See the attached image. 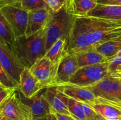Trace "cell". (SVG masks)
<instances>
[{"label": "cell", "mask_w": 121, "mask_h": 120, "mask_svg": "<svg viewBox=\"0 0 121 120\" xmlns=\"http://www.w3.org/2000/svg\"><path fill=\"white\" fill-rule=\"evenodd\" d=\"M46 88L31 74L29 68H24L19 78L18 90L26 98H31Z\"/></svg>", "instance_id": "12"}, {"label": "cell", "mask_w": 121, "mask_h": 120, "mask_svg": "<svg viewBox=\"0 0 121 120\" xmlns=\"http://www.w3.org/2000/svg\"><path fill=\"white\" fill-rule=\"evenodd\" d=\"M78 68L79 66L75 55L72 54L67 55L59 64L56 81L52 86L61 85L67 84Z\"/></svg>", "instance_id": "15"}, {"label": "cell", "mask_w": 121, "mask_h": 120, "mask_svg": "<svg viewBox=\"0 0 121 120\" xmlns=\"http://www.w3.org/2000/svg\"><path fill=\"white\" fill-rule=\"evenodd\" d=\"M84 16L89 48H94L109 40L121 38V21Z\"/></svg>", "instance_id": "2"}, {"label": "cell", "mask_w": 121, "mask_h": 120, "mask_svg": "<svg viewBox=\"0 0 121 120\" xmlns=\"http://www.w3.org/2000/svg\"><path fill=\"white\" fill-rule=\"evenodd\" d=\"M86 16L104 20L121 21V5H106L99 4L86 15Z\"/></svg>", "instance_id": "18"}, {"label": "cell", "mask_w": 121, "mask_h": 120, "mask_svg": "<svg viewBox=\"0 0 121 120\" xmlns=\"http://www.w3.org/2000/svg\"><path fill=\"white\" fill-rule=\"evenodd\" d=\"M15 89L18 88H7L0 86V104Z\"/></svg>", "instance_id": "29"}, {"label": "cell", "mask_w": 121, "mask_h": 120, "mask_svg": "<svg viewBox=\"0 0 121 120\" xmlns=\"http://www.w3.org/2000/svg\"><path fill=\"white\" fill-rule=\"evenodd\" d=\"M32 120H53L52 114L50 115H46L44 116H40V117H33Z\"/></svg>", "instance_id": "32"}, {"label": "cell", "mask_w": 121, "mask_h": 120, "mask_svg": "<svg viewBox=\"0 0 121 120\" xmlns=\"http://www.w3.org/2000/svg\"><path fill=\"white\" fill-rule=\"evenodd\" d=\"M96 4V0H67L66 5L75 16H84Z\"/></svg>", "instance_id": "21"}, {"label": "cell", "mask_w": 121, "mask_h": 120, "mask_svg": "<svg viewBox=\"0 0 121 120\" xmlns=\"http://www.w3.org/2000/svg\"><path fill=\"white\" fill-rule=\"evenodd\" d=\"M75 18L66 4L58 11H52L46 34L47 50L58 39L62 36H69Z\"/></svg>", "instance_id": "3"}, {"label": "cell", "mask_w": 121, "mask_h": 120, "mask_svg": "<svg viewBox=\"0 0 121 120\" xmlns=\"http://www.w3.org/2000/svg\"><path fill=\"white\" fill-rule=\"evenodd\" d=\"M48 8L53 12H57L65 5L67 0H44Z\"/></svg>", "instance_id": "27"}, {"label": "cell", "mask_w": 121, "mask_h": 120, "mask_svg": "<svg viewBox=\"0 0 121 120\" xmlns=\"http://www.w3.org/2000/svg\"><path fill=\"white\" fill-rule=\"evenodd\" d=\"M14 120H32L30 108L20 98L18 88L15 89L0 104V116Z\"/></svg>", "instance_id": "7"}, {"label": "cell", "mask_w": 121, "mask_h": 120, "mask_svg": "<svg viewBox=\"0 0 121 120\" xmlns=\"http://www.w3.org/2000/svg\"><path fill=\"white\" fill-rule=\"evenodd\" d=\"M86 32L85 16H76L68 37L70 54H75L90 48L87 43Z\"/></svg>", "instance_id": "9"}, {"label": "cell", "mask_w": 121, "mask_h": 120, "mask_svg": "<svg viewBox=\"0 0 121 120\" xmlns=\"http://www.w3.org/2000/svg\"><path fill=\"white\" fill-rule=\"evenodd\" d=\"M59 89L70 98L89 105L96 102V98L87 87L65 84L57 85Z\"/></svg>", "instance_id": "16"}, {"label": "cell", "mask_w": 121, "mask_h": 120, "mask_svg": "<svg viewBox=\"0 0 121 120\" xmlns=\"http://www.w3.org/2000/svg\"><path fill=\"white\" fill-rule=\"evenodd\" d=\"M0 63L11 78L18 85L20 75L24 67L19 62L9 46L1 37Z\"/></svg>", "instance_id": "10"}, {"label": "cell", "mask_w": 121, "mask_h": 120, "mask_svg": "<svg viewBox=\"0 0 121 120\" xmlns=\"http://www.w3.org/2000/svg\"><path fill=\"white\" fill-rule=\"evenodd\" d=\"M44 89L31 98H26L24 96L22 98L20 94L21 101L29 107L33 118L46 116L52 114V109L43 95Z\"/></svg>", "instance_id": "14"}, {"label": "cell", "mask_w": 121, "mask_h": 120, "mask_svg": "<svg viewBox=\"0 0 121 120\" xmlns=\"http://www.w3.org/2000/svg\"><path fill=\"white\" fill-rule=\"evenodd\" d=\"M0 120H14L10 118L7 117V116H0Z\"/></svg>", "instance_id": "34"}, {"label": "cell", "mask_w": 121, "mask_h": 120, "mask_svg": "<svg viewBox=\"0 0 121 120\" xmlns=\"http://www.w3.org/2000/svg\"><path fill=\"white\" fill-rule=\"evenodd\" d=\"M52 112L53 113V115H54V116H55L57 120H76L75 119H74L73 116H71V115L60 114V113L56 112H54L53 111H52Z\"/></svg>", "instance_id": "31"}, {"label": "cell", "mask_w": 121, "mask_h": 120, "mask_svg": "<svg viewBox=\"0 0 121 120\" xmlns=\"http://www.w3.org/2000/svg\"><path fill=\"white\" fill-rule=\"evenodd\" d=\"M21 6L27 11L49 8L44 0H20Z\"/></svg>", "instance_id": "26"}, {"label": "cell", "mask_w": 121, "mask_h": 120, "mask_svg": "<svg viewBox=\"0 0 121 120\" xmlns=\"http://www.w3.org/2000/svg\"><path fill=\"white\" fill-rule=\"evenodd\" d=\"M68 109L76 120H86L81 102L69 98Z\"/></svg>", "instance_id": "25"}, {"label": "cell", "mask_w": 121, "mask_h": 120, "mask_svg": "<svg viewBox=\"0 0 121 120\" xmlns=\"http://www.w3.org/2000/svg\"><path fill=\"white\" fill-rule=\"evenodd\" d=\"M49 21L34 34H24L15 38L12 44L11 49L24 68H30L38 59L46 54V34Z\"/></svg>", "instance_id": "1"}, {"label": "cell", "mask_w": 121, "mask_h": 120, "mask_svg": "<svg viewBox=\"0 0 121 120\" xmlns=\"http://www.w3.org/2000/svg\"><path fill=\"white\" fill-rule=\"evenodd\" d=\"M108 63V62L79 68L66 84L81 87L92 85L107 76Z\"/></svg>", "instance_id": "6"}, {"label": "cell", "mask_w": 121, "mask_h": 120, "mask_svg": "<svg viewBox=\"0 0 121 120\" xmlns=\"http://www.w3.org/2000/svg\"><path fill=\"white\" fill-rule=\"evenodd\" d=\"M69 36H62L58 39L46 51L44 56L52 62L60 64V62L69 55Z\"/></svg>", "instance_id": "17"}, {"label": "cell", "mask_w": 121, "mask_h": 120, "mask_svg": "<svg viewBox=\"0 0 121 120\" xmlns=\"http://www.w3.org/2000/svg\"><path fill=\"white\" fill-rule=\"evenodd\" d=\"M91 120H106V119H105L104 118H103L102 116H101L100 115H98V114H96V116Z\"/></svg>", "instance_id": "33"}, {"label": "cell", "mask_w": 121, "mask_h": 120, "mask_svg": "<svg viewBox=\"0 0 121 120\" xmlns=\"http://www.w3.org/2000/svg\"><path fill=\"white\" fill-rule=\"evenodd\" d=\"M52 12L48 8L28 11L25 35L34 34L43 28L50 20Z\"/></svg>", "instance_id": "13"}, {"label": "cell", "mask_w": 121, "mask_h": 120, "mask_svg": "<svg viewBox=\"0 0 121 120\" xmlns=\"http://www.w3.org/2000/svg\"><path fill=\"white\" fill-rule=\"evenodd\" d=\"M87 88L96 98V102L111 104L121 107V78L107 75Z\"/></svg>", "instance_id": "5"}, {"label": "cell", "mask_w": 121, "mask_h": 120, "mask_svg": "<svg viewBox=\"0 0 121 120\" xmlns=\"http://www.w3.org/2000/svg\"><path fill=\"white\" fill-rule=\"evenodd\" d=\"M0 12L10 26L15 38L24 35L28 11L22 8L20 0H0Z\"/></svg>", "instance_id": "4"}, {"label": "cell", "mask_w": 121, "mask_h": 120, "mask_svg": "<svg viewBox=\"0 0 121 120\" xmlns=\"http://www.w3.org/2000/svg\"><path fill=\"white\" fill-rule=\"evenodd\" d=\"M98 115L107 120H121V107L111 104L96 102L89 105Z\"/></svg>", "instance_id": "19"}, {"label": "cell", "mask_w": 121, "mask_h": 120, "mask_svg": "<svg viewBox=\"0 0 121 120\" xmlns=\"http://www.w3.org/2000/svg\"><path fill=\"white\" fill-rule=\"evenodd\" d=\"M79 68L90 65L105 63L108 61L92 48L74 54Z\"/></svg>", "instance_id": "20"}, {"label": "cell", "mask_w": 121, "mask_h": 120, "mask_svg": "<svg viewBox=\"0 0 121 120\" xmlns=\"http://www.w3.org/2000/svg\"><path fill=\"white\" fill-rule=\"evenodd\" d=\"M0 37L11 48V46L15 40V36L10 26L1 12H0Z\"/></svg>", "instance_id": "23"}, {"label": "cell", "mask_w": 121, "mask_h": 120, "mask_svg": "<svg viewBox=\"0 0 121 120\" xmlns=\"http://www.w3.org/2000/svg\"><path fill=\"white\" fill-rule=\"evenodd\" d=\"M59 64L52 62L44 55L29 68L31 74L45 88L53 85L57 78Z\"/></svg>", "instance_id": "8"}, {"label": "cell", "mask_w": 121, "mask_h": 120, "mask_svg": "<svg viewBox=\"0 0 121 120\" xmlns=\"http://www.w3.org/2000/svg\"><path fill=\"white\" fill-rule=\"evenodd\" d=\"M81 104L86 120H91L92 119H93L97 114L95 111L93 110L91 106L87 104L83 103V102H81Z\"/></svg>", "instance_id": "28"}, {"label": "cell", "mask_w": 121, "mask_h": 120, "mask_svg": "<svg viewBox=\"0 0 121 120\" xmlns=\"http://www.w3.org/2000/svg\"><path fill=\"white\" fill-rule=\"evenodd\" d=\"M108 75L121 78V51L108 61Z\"/></svg>", "instance_id": "24"}, {"label": "cell", "mask_w": 121, "mask_h": 120, "mask_svg": "<svg viewBox=\"0 0 121 120\" xmlns=\"http://www.w3.org/2000/svg\"><path fill=\"white\" fill-rule=\"evenodd\" d=\"M43 95L52 111L60 114L71 115L68 109L69 97L59 89L57 86H51L46 88L44 89Z\"/></svg>", "instance_id": "11"}, {"label": "cell", "mask_w": 121, "mask_h": 120, "mask_svg": "<svg viewBox=\"0 0 121 120\" xmlns=\"http://www.w3.org/2000/svg\"><path fill=\"white\" fill-rule=\"evenodd\" d=\"M92 48L109 61L121 51V38L106 41Z\"/></svg>", "instance_id": "22"}, {"label": "cell", "mask_w": 121, "mask_h": 120, "mask_svg": "<svg viewBox=\"0 0 121 120\" xmlns=\"http://www.w3.org/2000/svg\"><path fill=\"white\" fill-rule=\"evenodd\" d=\"M96 2L106 5H121V0H96Z\"/></svg>", "instance_id": "30"}]
</instances>
